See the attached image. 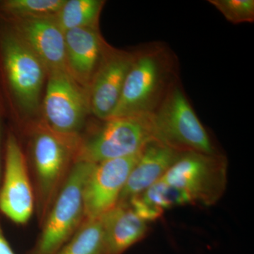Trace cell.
Instances as JSON below:
<instances>
[{
	"mask_svg": "<svg viewBox=\"0 0 254 254\" xmlns=\"http://www.w3.org/2000/svg\"><path fill=\"white\" fill-rule=\"evenodd\" d=\"M26 158L40 227L77 160L81 135L61 133L42 119L25 126Z\"/></svg>",
	"mask_w": 254,
	"mask_h": 254,
	"instance_id": "obj_1",
	"label": "cell"
},
{
	"mask_svg": "<svg viewBox=\"0 0 254 254\" xmlns=\"http://www.w3.org/2000/svg\"><path fill=\"white\" fill-rule=\"evenodd\" d=\"M48 71L41 60L0 16V95L15 118L34 116L41 108Z\"/></svg>",
	"mask_w": 254,
	"mask_h": 254,
	"instance_id": "obj_2",
	"label": "cell"
},
{
	"mask_svg": "<svg viewBox=\"0 0 254 254\" xmlns=\"http://www.w3.org/2000/svg\"><path fill=\"white\" fill-rule=\"evenodd\" d=\"M178 81V64L171 50L161 43L135 50L121 97L111 118L152 115L171 86Z\"/></svg>",
	"mask_w": 254,
	"mask_h": 254,
	"instance_id": "obj_3",
	"label": "cell"
},
{
	"mask_svg": "<svg viewBox=\"0 0 254 254\" xmlns=\"http://www.w3.org/2000/svg\"><path fill=\"white\" fill-rule=\"evenodd\" d=\"M94 163L76 160L27 254H57L85 220L83 190Z\"/></svg>",
	"mask_w": 254,
	"mask_h": 254,
	"instance_id": "obj_4",
	"label": "cell"
},
{
	"mask_svg": "<svg viewBox=\"0 0 254 254\" xmlns=\"http://www.w3.org/2000/svg\"><path fill=\"white\" fill-rule=\"evenodd\" d=\"M157 141L178 151L219 154L180 81L171 86L151 115Z\"/></svg>",
	"mask_w": 254,
	"mask_h": 254,
	"instance_id": "obj_5",
	"label": "cell"
},
{
	"mask_svg": "<svg viewBox=\"0 0 254 254\" xmlns=\"http://www.w3.org/2000/svg\"><path fill=\"white\" fill-rule=\"evenodd\" d=\"M102 122L87 136H81L77 160L99 163L125 158L139 153L150 142L157 141L151 115Z\"/></svg>",
	"mask_w": 254,
	"mask_h": 254,
	"instance_id": "obj_6",
	"label": "cell"
},
{
	"mask_svg": "<svg viewBox=\"0 0 254 254\" xmlns=\"http://www.w3.org/2000/svg\"><path fill=\"white\" fill-rule=\"evenodd\" d=\"M227 173V161L222 155L185 152L160 180L186 191L193 204L210 206L223 195Z\"/></svg>",
	"mask_w": 254,
	"mask_h": 254,
	"instance_id": "obj_7",
	"label": "cell"
},
{
	"mask_svg": "<svg viewBox=\"0 0 254 254\" xmlns=\"http://www.w3.org/2000/svg\"><path fill=\"white\" fill-rule=\"evenodd\" d=\"M43 93L42 120L55 131L81 135L91 115L88 89L67 71H54L48 73Z\"/></svg>",
	"mask_w": 254,
	"mask_h": 254,
	"instance_id": "obj_8",
	"label": "cell"
},
{
	"mask_svg": "<svg viewBox=\"0 0 254 254\" xmlns=\"http://www.w3.org/2000/svg\"><path fill=\"white\" fill-rule=\"evenodd\" d=\"M35 213V198L26 154L13 130L6 133L0 213L16 225L27 224Z\"/></svg>",
	"mask_w": 254,
	"mask_h": 254,
	"instance_id": "obj_9",
	"label": "cell"
},
{
	"mask_svg": "<svg viewBox=\"0 0 254 254\" xmlns=\"http://www.w3.org/2000/svg\"><path fill=\"white\" fill-rule=\"evenodd\" d=\"M142 151L131 156L94 163L83 190L85 219L100 218L117 205Z\"/></svg>",
	"mask_w": 254,
	"mask_h": 254,
	"instance_id": "obj_10",
	"label": "cell"
},
{
	"mask_svg": "<svg viewBox=\"0 0 254 254\" xmlns=\"http://www.w3.org/2000/svg\"><path fill=\"white\" fill-rule=\"evenodd\" d=\"M134 51L110 48L89 88L91 114L100 121L109 120L119 103L131 68Z\"/></svg>",
	"mask_w": 254,
	"mask_h": 254,
	"instance_id": "obj_11",
	"label": "cell"
},
{
	"mask_svg": "<svg viewBox=\"0 0 254 254\" xmlns=\"http://www.w3.org/2000/svg\"><path fill=\"white\" fill-rule=\"evenodd\" d=\"M1 17L41 60L48 73L66 71L64 32L55 17L24 19Z\"/></svg>",
	"mask_w": 254,
	"mask_h": 254,
	"instance_id": "obj_12",
	"label": "cell"
},
{
	"mask_svg": "<svg viewBox=\"0 0 254 254\" xmlns=\"http://www.w3.org/2000/svg\"><path fill=\"white\" fill-rule=\"evenodd\" d=\"M66 71L88 89L111 46L99 28H75L64 32Z\"/></svg>",
	"mask_w": 254,
	"mask_h": 254,
	"instance_id": "obj_13",
	"label": "cell"
},
{
	"mask_svg": "<svg viewBox=\"0 0 254 254\" xmlns=\"http://www.w3.org/2000/svg\"><path fill=\"white\" fill-rule=\"evenodd\" d=\"M182 153L159 141L148 143L132 169L118 203H125L130 198L141 194L159 181Z\"/></svg>",
	"mask_w": 254,
	"mask_h": 254,
	"instance_id": "obj_14",
	"label": "cell"
},
{
	"mask_svg": "<svg viewBox=\"0 0 254 254\" xmlns=\"http://www.w3.org/2000/svg\"><path fill=\"white\" fill-rule=\"evenodd\" d=\"M104 231V254H123L143 240L148 224L126 203H118L100 217Z\"/></svg>",
	"mask_w": 254,
	"mask_h": 254,
	"instance_id": "obj_15",
	"label": "cell"
},
{
	"mask_svg": "<svg viewBox=\"0 0 254 254\" xmlns=\"http://www.w3.org/2000/svg\"><path fill=\"white\" fill-rule=\"evenodd\" d=\"M105 3L103 0H65L55 18L64 32L75 28H98Z\"/></svg>",
	"mask_w": 254,
	"mask_h": 254,
	"instance_id": "obj_16",
	"label": "cell"
},
{
	"mask_svg": "<svg viewBox=\"0 0 254 254\" xmlns=\"http://www.w3.org/2000/svg\"><path fill=\"white\" fill-rule=\"evenodd\" d=\"M57 254H104L101 218L85 219L77 231Z\"/></svg>",
	"mask_w": 254,
	"mask_h": 254,
	"instance_id": "obj_17",
	"label": "cell"
},
{
	"mask_svg": "<svg viewBox=\"0 0 254 254\" xmlns=\"http://www.w3.org/2000/svg\"><path fill=\"white\" fill-rule=\"evenodd\" d=\"M65 0H0V16L8 19L56 17Z\"/></svg>",
	"mask_w": 254,
	"mask_h": 254,
	"instance_id": "obj_18",
	"label": "cell"
},
{
	"mask_svg": "<svg viewBox=\"0 0 254 254\" xmlns=\"http://www.w3.org/2000/svg\"><path fill=\"white\" fill-rule=\"evenodd\" d=\"M138 195L145 202L163 212L175 207L194 205L186 191L160 180Z\"/></svg>",
	"mask_w": 254,
	"mask_h": 254,
	"instance_id": "obj_19",
	"label": "cell"
},
{
	"mask_svg": "<svg viewBox=\"0 0 254 254\" xmlns=\"http://www.w3.org/2000/svg\"><path fill=\"white\" fill-rule=\"evenodd\" d=\"M208 2L233 24L254 22V0H210Z\"/></svg>",
	"mask_w": 254,
	"mask_h": 254,
	"instance_id": "obj_20",
	"label": "cell"
},
{
	"mask_svg": "<svg viewBox=\"0 0 254 254\" xmlns=\"http://www.w3.org/2000/svg\"><path fill=\"white\" fill-rule=\"evenodd\" d=\"M125 203L129 205L133 212L147 223L155 221L161 218L164 213L162 210L145 202L140 195L133 197Z\"/></svg>",
	"mask_w": 254,
	"mask_h": 254,
	"instance_id": "obj_21",
	"label": "cell"
},
{
	"mask_svg": "<svg viewBox=\"0 0 254 254\" xmlns=\"http://www.w3.org/2000/svg\"><path fill=\"white\" fill-rule=\"evenodd\" d=\"M4 104H3L2 99H1V95H0V186H1L3 176V166L2 164H1V144H2L3 125H4Z\"/></svg>",
	"mask_w": 254,
	"mask_h": 254,
	"instance_id": "obj_22",
	"label": "cell"
},
{
	"mask_svg": "<svg viewBox=\"0 0 254 254\" xmlns=\"http://www.w3.org/2000/svg\"><path fill=\"white\" fill-rule=\"evenodd\" d=\"M0 254H16L5 237L0 220Z\"/></svg>",
	"mask_w": 254,
	"mask_h": 254,
	"instance_id": "obj_23",
	"label": "cell"
}]
</instances>
